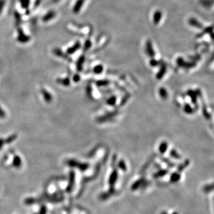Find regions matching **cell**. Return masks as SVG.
Here are the masks:
<instances>
[{
	"label": "cell",
	"mask_w": 214,
	"mask_h": 214,
	"mask_svg": "<svg viewBox=\"0 0 214 214\" xmlns=\"http://www.w3.org/2000/svg\"><path fill=\"white\" fill-rule=\"evenodd\" d=\"M162 17V13L160 11H156L154 13V22L155 25H157L160 21L161 20Z\"/></svg>",
	"instance_id": "cell-4"
},
{
	"label": "cell",
	"mask_w": 214,
	"mask_h": 214,
	"mask_svg": "<svg viewBox=\"0 0 214 214\" xmlns=\"http://www.w3.org/2000/svg\"><path fill=\"white\" fill-rule=\"evenodd\" d=\"M150 64H151V65H152V66H156V65L159 64V61H156L155 60H152L150 61Z\"/></svg>",
	"instance_id": "cell-16"
},
{
	"label": "cell",
	"mask_w": 214,
	"mask_h": 214,
	"mask_svg": "<svg viewBox=\"0 0 214 214\" xmlns=\"http://www.w3.org/2000/svg\"><path fill=\"white\" fill-rule=\"evenodd\" d=\"M172 214H178V213H177V212H174V213H173Z\"/></svg>",
	"instance_id": "cell-18"
},
{
	"label": "cell",
	"mask_w": 214,
	"mask_h": 214,
	"mask_svg": "<svg viewBox=\"0 0 214 214\" xmlns=\"http://www.w3.org/2000/svg\"><path fill=\"white\" fill-rule=\"evenodd\" d=\"M5 117V112L3 109L1 107H0V118L4 119Z\"/></svg>",
	"instance_id": "cell-13"
},
{
	"label": "cell",
	"mask_w": 214,
	"mask_h": 214,
	"mask_svg": "<svg viewBox=\"0 0 214 214\" xmlns=\"http://www.w3.org/2000/svg\"><path fill=\"white\" fill-rule=\"evenodd\" d=\"M16 137H17V136H16V134H13V135H12L10 137H9V139H6L5 141H6L7 142L9 143L13 142V140H15L16 139Z\"/></svg>",
	"instance_id": "cell-11"
},
{
	"label": "cell",
	"mask_w": 214,
	"mask_h": 214,
	"mask_svg": "<svg viewBox=\"0 0 214 214\" xmlns=\"http://www.w3.org/2000/svg\"><path fill=\"white\" fill-rule=\"evenodd\" d=\"M4 143H5V140L2 139V138H0V149L3 148Z\"/></svg>",
	"instance_id": "cell-14"
},
{
	"label": "cell",
	"mask_w": 214,
	"mask_h": 214,
	"mask_svg": "<svg viewBox=\"0 0 214 214\" xmlns=\"http://www.w3.org/2000/svg\"><path fill=\"white\" fill-rule=\"evenodd\" d=\"M13 164L14 167L17 168H20V167H21V165L22 164V161L21 158H20L19 156L16 155L15 157H14L13 161Z\"/></svg>",
	"instance_id": "cell-3"
},
{
	"label": "cell",
	"mask_w": 214,
	"mask_h": 214,
	"mask_svg": "<svg viewBox=\"0 0 214 214\" xmlns=\"http://www.w3.org/2000/svg\"><path fill=\"white\" fill-rule=\"evenodd\" d=\"M102 67L101 66H97V67H96L95 68V71H96V72H98V73L101 72V70H102Z\"/></svg>",
	"instance_id": "cell-15"
},
{
	"label": "cell",
	"mask_w": 214,
	"mask_h": 214,
	"mask_svg": "<svg viewBox=\"0 0 214 214\" xmlns=\"http://www.w3.org/2000/svg\"><path fill=\"white\" fill-rule=\"evenodd\" d=\"M161 214H167V212H162Z\"/></svg>",
	"instance_id": "cell-17"
},
{
	"label": "cell",
	"mask_w": 214,
	"mask_h": 214,
	"mask_svg": "<svg viewBox=\"0 0 214 214\" xmlns=\"http://www.w3.org/2000/svg\"><path fill=\"white\" fill-rule=\"evenodd\" d=\"M146 53L150 57H154L155 56V51L153 49L152 45V44L150 40H148L146 42Z\"/></svg>",
	"instance_id": "cell-1"
},
{
	"label": "cell",
	"mask_w": 214,
	"mask_h": 214,
	"mask_svg": "<svg viewBox=\"0 0 214 214\" xmlns=\"http://www.w3.org/2000/svg\"><path fill=\"white\" fill-rule=\"evenodd\" d=\"M213 188H214V184H212V185H210V186H206L205 187H204L203 190L205 191H209Z\"/></svg>",
	"instance_id": "cell-12"
},
{
	"label": "cell",
	"mask_w": 214,
	"mask_h": 214,
	"mask_svg": "<svg viewBox=\"0 0 214 214\" xmlns=\"http://www.w3.org/2000/svg\"><path fill=\"white\" fill-rule=\"evenodd\" d=\"M47 209L45 205H42L40 207V209L38 214H46Z\"/></svg>",
	"instance_id": "cell-9"
},
{
	"label": "cell",
	"mask_w": 214,
	"mask_h": 214,
	"mask_svg": "<svg viewBox=\"0 0 214 214\" xmlns=\"http://www.w3.org/2000/svg\"><path fill=\"white\" fill-rule=\"evenodd\" d=\"M80 46V44L79 42H77L72 48H70V49L68 50V51H67L68 53V54H73V53H74L76 51H77L79 49Z\"/></svg>",
	"instance_id": "cell-7"
},
{
	"label": "cell",
	"mask_w": 214,
	"mask_h": 214,
	"mask_svg": "<svg viewBox=\"0 0 214 214\" xmlns=\"http://www.w3.org/2000/svg\"><path fill=\"white\" fill-rule=\"evenodd\" d=\"M25 202L26 205H32V204H33V203L35 202V200H34V199H33V198H27L25 200Z\"/></svg>",
	"instance_id": "cell-8"
},
{
	"label": "cell",
	"mask_w": 214,
	"mask_h": 214,
	"mask_svg": "<svg viewBox=\"0 0 214 214\" xmlns=\"http://www.w3.org/2000/svg\"><path fill=\"white\" fill-rule=\"evenodd\" d=\"M74 175L72 174L70 176V182H69L68 187L66 188V191L67 192H70L72 191L73 187V184H74Z\"/></svg>",
	"instance_id": "cell-6"
},
{
	"label": "cell",
	"mask_w": 214,
	"mask_h": 214,
	"mask_svg": "<svg viewBox=\"0 0 214 214\" xmlns=\"http://www.w3.org/2000/svg\"><path fill=\"white\" fill-rule=\"evenodd\" d=\"M84 1H85V0H78L74 7L73 10L75 13H78L80 11L83 4L84 3Z\"/></svg>",
	"instance_id": "cell-5"
},
{
	"label": "cell",
	"mask_w": 214,
	"mask_h": 214,
	"mask_svg": "<svg viewBox=\"0 0 214 214\" xmlns=\"http://www.w3.org/2000/svg\"><path fill=\"white\" fill-rule=\"evenodd\" d=\"M41 93H42V94L44 96V99L46 102L49 103V102H51L52 101V96L49 92L47 91L44 89H42V90H41Z\"/></svg>",
	"instance_id": "cell-2"
},
{
	"label": "cell",
	"mask_w": 214,
	"mask_h": 214,
	"mask_svg": "<svg viewBox=\"0 0 214 214\" xmlns=\"http://www.w3.org/2000/svg\"><path fill=\"white\" fill-rule=\"evenodd\" d=\"M91 46V41H90L89 40H87L85 44V46H84L85 50H87Z\"/></svg>",
	"instance_id": "cell-10"
}]
</instances>
